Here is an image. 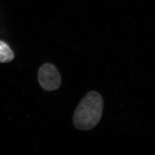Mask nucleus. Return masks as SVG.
Masks as SVG:
<instances>
[{
	"label": "nucleus",
	"mask_w": 155,
	"mask_h": 155,
	"mask_svg": "<svg viewBox=\"0 0 155 155\" xmlns=\"http://www.w3.org/2000/svg\"><path fill=\"white\" fill-rule=\"evenodd\" d=\"M38 79L40 86L48 91L59 89L62 84L60 73L54 65L46 63L40 68Z\"/></svg>",
	"instance_id": "nucleus-2"
},
{
	"label": "nucleus",
	"mask_w": 155,
	"mask_h": 155,
	"mask_svg": "<svg viewBox=\"0 0 155 155\" xmlns=\"http://www.w3.org/2000/svg\"><path fill=\"white\" fill-rule=\"evenodd\" d=\"M103 101L95 91L88 92L78 105L74 114V125L78 130H88L99 123L102 114Z\"/></svg>",
	"instance_id": "nucleus-1"
},
{
	"label": "nucleus",
	"mask_w": 155,
	"mask_h": 155,
	"mask_svg": "<svg viewBox=\"0 0 155 155\" xmlns=\"http://www.w3.org/2000/svg\"><path fill=\"white\" fill-rule=\"evenodd\" d=\"M14 58V54L6 43L0 41V63H8Z\"/></svg>",
	"instance_id": "nucleus-3"
}]
</instances>
